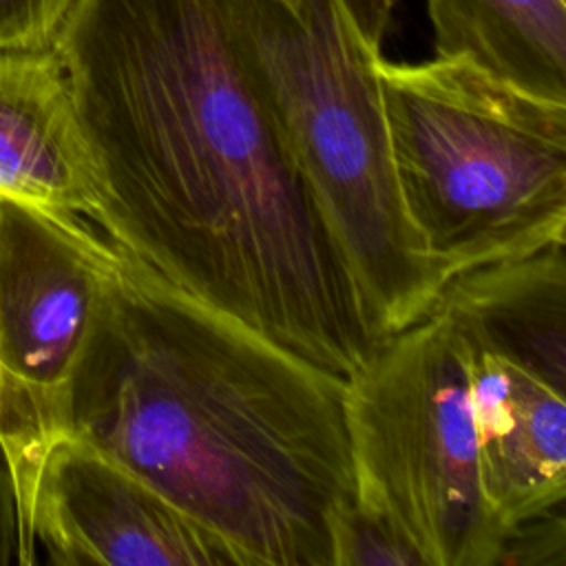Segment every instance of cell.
<instances>
[{"instance_id": "obj_9", "label": "cell", "mask_w": 566, "mask_h": 566, "mask_svg": "<svg viewBox=\"0 0 566 566\" xmlns=\"http://www.w3.org/2000/svg\"><path fill=\"white\" fill-rule=\"evenodd\" d=\"M0 197L97 228L95 172L53 49L0 51Z\"/></svg>"}, {"instance_id": "obj_4", "label": "cell", "mask_w": 566, "mask_h": 566, "mask_svg": "<svg viewBox=\"0 0 566 566\" xmlns=\"http://www.w3.org/2000/svg\"><path fill=\"white\" fill-rule=\"evenodd\" d=\"M396 179L442 283L564 243L566 102L469 57L378 60Z\"/></svg>"}, {"instance_id": "obj_3", "label": "cell", "mask_w": 566, "mask_h": 566, "mask_svg": "<svg viewBox=\"0 0 566 566\" xmlns=\"http://www.w3.org/2000/svg\"><path fill=\"white\" fill-rule=\"evenodd\" d=\"M228 35L312 192L380 338L427 316L442 279L402 206L371 46L338 0H221Z\"/></svg>"}, {"instance_id": "obj_16", "label": "cell", "mask_w": 566, "mask_h": 566, "mask_svg": "<svg viewBox=\"0 0 566 566\" xmlns=\"http://www.w3.org/2000/svg\"><path fill=\"white\" fill-rule=\"evenodd\" d=\"M338 2L347 13V18L358 29V33L371 46L380 49L391 27V18L398 0H338Z\"/></svg>"}, {"instance_id": "obj_5", "label": "cell", "mask_w": 566, "mask_h": 566, "mask_svg": "<svg viewBox=\"0 0 566 566\" xmlns=\"http://www.w3.org/2000/svg\"><path fill=\"white\" fill-rule=\"evenodd\" d=\"M354 495L382 509L427 566H495L506 531L478 471L469 352L431 310L380 338L345 380Z\"/></svg>"}, {"instance_id": "obj_12", "label": "cell", "mask_w": 566, "mask_h": 566, "mask_svg": "<svg viewBox=\"0 0 566 566\" xmlns=\"http://www.w3.org/2000/svg\"><path fill=\"white\" fill-rule=\"evenodd\" d=\"M334 566H427L405 531L378 506L352 497L334 524Z\"/></svg>"}, {"instance_id": "obj_8", "label": "cell", "mask_w": 566, "mask_h": 566, "mask_svg": "<svg viewBox=\"0 0 566 566\" xmlns=\"http://www.w3.org/2000/svg\"><path fill=\"white\" fill-rule=\"evenodd\" d=\"M464 340L480 484L509 537L524 522L564 513L566 394Z\"/></svg>"}, {"instance_id": "obj_14", "label": "cell", "mask_w": 566, "mask_h": 566, "mask_svg": "<svg viewBox=\"0 0 566 566\" xmlns=\"http://www.w3.org/2000/svg\"><path fill=\"white\" fill-rule=\"evenodd\" d=\"M564 513L535 517L515 526L504 544L500 564L564 566L566 562Z\"/></svg>"}, {"instance_id": "obj_10", "label": "cell", "mask_w": 566, "mask_h": 566, "mask_svg": "<svg viewBox=\"0 0 566 566\" xmlns=\"http://www.w3.org/2000/svg\"><path fill=\"white\" fill-rule=\"evenodd\" d=\"M433 310L484 349L566 394L564 243L486 263L449 279Z\"/></svg>"}, {"instance_id": "obj_15", "label": "cell", "mask_w": 566, "mask_h": 566, "mask_svg": "<svg viewBox=\"0 0 566 566\" xmlns=\"http://www.w3.org/2000/svg\"><path fill=\"white\" fill-rule=\"evenodd\" d=\"M33 564L22 539L20 513L13 480L0 449V566H29Z\"/></svg>"}, {"instance_id": "obj_1", "label": "cell", "mask_w": 566, "mask_h": 566, "mask_svg": "<svg viewBox=\"0 0 566 566\" xmlns=\"http://www.w3.org/2000/svg\"><path fill=\"white\" fill-rule=\"evenodd\" d=\"M97 228L192 298L347 380L380 340L243 73L221 0H75L55 44Z\"/></svg>"}, {"instance_id": "obj_6", "label": "cell", "mask_w": 566, "mask_h": 566, "mask_svg": "<svg viewBox=\"0 0 566 566\" xmlns=\"http://www.w3.org/2000/svg\"><path fill=\"white\" fill-rule=\"evenodd\" d=\"M117 245L88 219L0 197V449L24 548L33 486L71 433V382Z\"/></svg>"}, {"instance_id": "obj_7", "label": "cell", "mask_w": 566, "mask_h": 566, "mask_svg": "<svg viewBox=\"0 0 566 566\" xmlns=\"http://www.w3.org/2000/svg\"><path fill=\"white\" fill-rule=\"evenodd\" d=\"M29 531L60 566H241L219 535L75 433L40 464Z\"/></svg>"}, {"instance_id": "obj_2", "label": "cell", "mask_w": 566, "mask_h": 566, "mask_svg": "<svg viewBox=\"0 0 566 566\" xmlns=\"http://www.w3.org/2000/svg\"><path fill=\"white\" fill-rule=\"evenodd\" d=\"M345 380L117 245L71 382V433L219 535L241 566H334L354 497Z\"/></svg>"}, {"instance_id": "obj_13", "label": "cell", "mask_w": 566, "mask_h": 566, "mask_svg": "<svg viewBox=\"0 0 566 566\" xmlns=\"http://www.w3.org/2000/svg\"><path fill=\"white\" fill-rule=\"evenodd\" d=\"M75 0H0V51L53 49Z\"/></svg>"}, {"instance_id": "obj_11", "label": "cell", "mask_w": 566, "mask_h": 566, "mask_svg": "<svg viewBox=\"0 0 566 566\" xmlns=\"http://www.w3.org/2000/svg\"><path fill=\"white\" fill-rule=\"evenodd\" d=\"M436 55L566 102V0H424Z\"/></svg>"}]
</instances>
